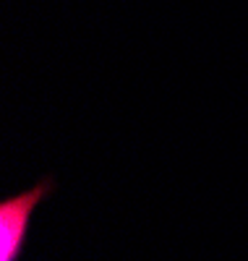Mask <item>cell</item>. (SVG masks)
<instances>
[{
  "label": "cell",
  "mask_w": 248,
  "mask_h": 261,
  "mask_svg": "<svg viewBox=\"0 0 248 261\" xmlns=\"http://www.w3.org/2000/svg\"><path fill=\"white\" fill-rule=\"evenodd\" d=\"M50 191L47 183H42L21 196L6 199L0 204V261H16L21 253V243L29 227V217L39 199Z\"/></svg>",
  "instance_id": "6da1fadb"
}]
</instances>
